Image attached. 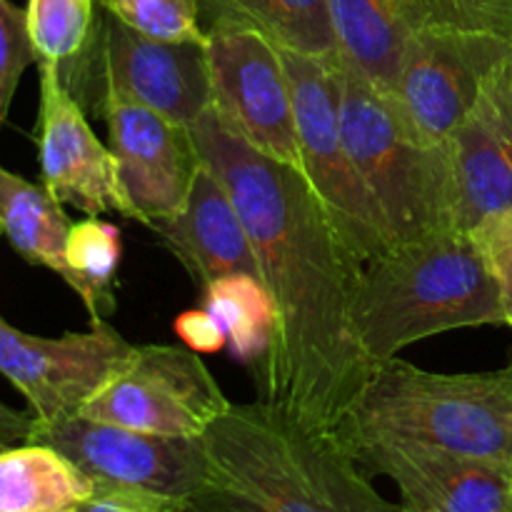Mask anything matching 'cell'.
Masks as SVG:
<instances>
[{
    "instance_id": "1",
    "label": "cell",
    "mask_w": 512,
    "mask_h": 512,
    "mask_svg": "<svg viewBox=\"0 0 512 512\" xmlns=\"http://www.w3.org/2000/svg\"><path fill=\"white\" fill-rule=\"evenodd\" d=\"M190 130L243 218L275 305L273 340L255 368L263 403L340 438L373 375L350 313L358 268L303 170L258 153L213 108Z\"/></svg>"
},
{
    "instance_id": "2",
    "label": "cell",
    "mask_w": 512,
    "mask_h": 512,
    "mask_svg": "<svg viewBox=\"0 0 512 512\" xmlns=\"http://www.w3.org/2000/svg\"><path fill=\"white\" fill-rule=\"evenodd\" d=\"M203 478L183 512H405L340 438L263 403L230 405L203 435Z\"/></svg>"
},
{
    "instance_id": "3",
    "label": "cell",
    "mask_w": 512,
    "mask_h": 512,
    "mask_svg": "<svg viewBox=\"0 0 512 512\" xmlns=\"http://www.w3.org/2000/svg\"><path fill=\"white\" fill-rule=\"evenodd\" d=\"M350 313L373 368L433 335L505 325L488 260L460 228L395 240L358 265Z\"/></svg>"
},
{
    "instance_id": "4",
    "label": "cell",
    "mask_w": 512,
    "mask_h": 512,
    "mask_svg": "<svg viewBox=\"0 0 512 512\" xmlns=\"http://www.w3.org/2000/svg\"><path fill=\"white\" fill-rule=\"evenodd\" d=\"M340 440L410 443L512 465V365L495 373H433L408 360L375 365Z\"/></svg>"
},
{
    "instance_id": "5",
    "label": "cell",
    "mask_w": 512,
    "mask_h": 512,
    "mask_svg": "<svg viewBox=\"0 0 512 512\" xmlns=\"http://www.w3.org/2000/svg\"><path fill=\"white\" fill-rule=\"evenodd\" d=\"M340 130L390 243L455 228L445 145L425 143L363 75L338 58Z\"/></svg>"
},
{
    "instance_id": "6",
    "label": "cell",
    "mask_w": 512,
    "mask_h": 512,
    "mask_svg": "<svg viewBox=\"0 0 512 512\" xmlns=\"http://www.w3.org/2000/svg\"><path fill=\"white\" fill-rule=\"evenodd\" d=\"M298 125L300 160L340 245L355 268L390 243L368 185L360 178L340 130L338 53L328 58L280 50Z\"/></svg>"
},
{
    "instance_id": "7",
    "label": "cell",
    "mask_w": 512,
    "mask_h": 512,
    "mask_svg": "<svg viewBox=\"0 0 512 512\" xmlns=\"http://www.w3.org/2000/svg\"><path fill=\"white\" fill-rule=\"evenodd\" d=\"M63 83L85 110L103 90H113L185 128L213 108L205 43L148 38L105 10L93 48L63 75Z\"/></svg>"
},
{
    "instance_id": "8",
    "label": "cell",
    "mask_w": 512,
    "mask_h": 512,
    "mask_svg": "<svg viewBox=\"0 0 512 512\" xmlns=\"http://www.w3.org/2000/svg\"><path fill=\"white\" fill-rule=\"evenodd\" d=\"M200 353L180 345H135L128 363L78 415L165 438H203L230 408Z\"/></svg>"
},
{
    "instance_id": "9",
    "label": "cell",
    "mask_w": 512,
    "mask_h": 512,
    "mask_svg": "<svg viewBox=\"0 0 512 512\" xmlns=\"http://www.w3.org/2000/svg\"><path fill=\"white\" fill-rule=\"evenodd\" d=\"M510 50L512 35L498 30L450 25L410 30L395 105L415 135L430 145H445Z\"/></svg>"
},
{
    "instance_id": "10",
    "label": "cell",
    "mask_w": 512,
    "mask_h": 512,
    "mask_svg": "<svg viewBox=\"0 0 512 512\" xmlns=\"http://www.w3.org/2000/svg\"><path fill=\"white\" fill-rule=\"evenodd\" d=\"M213 110L258 153L303 170L283 53L250 28L208 30Z\"/></svg>"
},
{
    "instance_id": "11",
    "label": "cell",
    "mask_w": 512,
    "mask_h": 512,
    "mask_svg": "<svg viewBox=\"0 0 512 512\" xmlns=\"http://www.w3.org/2000/svg\"><path fill=\"white\" fill-rule=\"evenodd\" d=\"M28 443L63 453L95 488L143 490L185 505L203 478V438H165L70 415L53 423L33 420Z\"/></svg>"
},
{
    "instance_id": "12",
    "label": "cell",
    "mask_w": 512,
    "mask_h": 512,
    "mask_svg": "<svg viewBox=\"0 0 512 512\" xmlns=\"http://www.w3.org/2000/svg\"><path fill=\"white\" fill-rule=\"evenodd\" d=\"M133 350L135 345L105 320L88 333L40 338L13 328L0 315V375L28 400L38 423L78 415Z\"/></svg>"
},
{
    "instance_id": "13",
    "label": "cell",
    "mask_w": 512,
    "mask_h": 512,
    "mask_svg": "<svg viewBox=\"0 0 512 512\" xmlns=\"http://www.w3.org/2000/svg\"><path fill=\"white\" fill-rule=\"evenodd\" d=\"M40 110H38V163L40 183L63 205L98 218L118 213L140 220L138 208L128 198L113 153L90 128L85 108L65 88L58 68L38 63Z\"/></svg>"
},
{
    "instance_id": "14",
    "label": "cell",
    "mask_w": 512,
    "mask_h": 512,
    "mask_svg": "<svg viewBox=\"0 0 512 512\" xmlns=\"http://www.w3.org/2000/svg\"><path fill=\"white\" fill-rule=\"evenodd\" d=\"M88 110L108 128V148L143 223L178 215L203 165L193 130L113 90H103Z\"/></svg>"
},
{
    "instance_id": "15",
    "label": "cell",
    "mask_w": 512,
    "mask_h": 512,
    "mask_svg": "<svg viewBox=\"0 0 512 512\" xmlns=\"http://www.w3.org/2000/svg\"><path fill=\"white\" fill-rule=\"evenodd\" d=\"M455 228L512 208V50L480 88L463 123L445 140Z\"/></svg>"
},
{
    "instance_id": "16",
    "label": "cell",
    "mask_w": 512,
    "mask_h": 512,
    "mask_svg": "<svg viewBox=\"0 0 512 512\" xmlns=\"http://www.w3.org/2000/svg\"><path fill=\"white\" fill-rule=\"evenodd\" d=\"M350 453L398 488L405 512H510L512 465L390 440L358 443Z\"/></svg>"
},
{
    "instance_id": "17",
    "label": "cell",
    "mask_w": 512,
    "mask_h": 512,
    "mask_svg": "<svg viewBox=\"0 0 512 512\" xmlns=\"http://www.w3.org/2000/svg\"><path fill=\"white\" fill-rule=\"evenodd\" d=\"M150 228L173 250L200 288L228 275H258L243 218L228 188L205 163L190 185L183 210L173 218L155 220Z\"/></svg>"
},
{
    "instance_id": "18",
    "label": "cell",
    "mask_w": 512,
    "mask_h": 512,
    "mask_svg": "<svg viewBox=\"0 0 512 512\" xmlns=\"http://www.w3.org/2000/svg\"><path fill=\"white\" fill-rule=\"evenodd\" d=\"M335 53L393 98L408 45V25L393 0H328Z\"/></svg>"
},
{
    "instance_id": "19",
    "label": "cell",
    "mask_w": 512,
    "mask_h": 512,
    "mask_svg": "<svg viewBox=\"0 0 512 512\" xmlns=\"http://www.w3.org/2000/svg\"><path fill=\"white\" fill-rule=\"evenodd\" d=\"M93 493V480L50 445L0 448V512H70Z\"/></svg>"
},
{
    "instance_id": "20",
    "label": "cell",
    "mask_w": 512,
    "mask_h": 512,
    "mask_svg": "<svg viewBox=\"0 0 512 512\" xmlns=\"http://www.w3.org/2000/svg\"><path fill=\"white\" fill-rule=\"evenodd\" d=\"M200 23L205 33L250 28L280 50L315 58L335 55L328 0H200Z\"/></svg>"
},
{
    "instance_id": "21",
    "label": "cell",
    "mask_w": 512,
    "mask_h": 512,
    "mask_svg": "<svg viewBox=\"0 0 512 512\" xmlns=\"http://www.w3.org/2000/svg\"><path fill=\"white\" fill-rule=\"evenodd\" d=\"M73 223L45 188L0 165V233L30 265H43L68 283V235Z\"/></svg>"
},
{
    "instance_id": "22",
    "label": "cell",
    "mask_w": 512,
    "mask_h": 512,
    "mask_svg": "<svg viewBox=\"0 0 512 512\" xmlns=\"http://www.w3.org/2000/svg\"><path fill=\"white\" fill-rule=\"evenodd\" d=\"M203 308L218 320L240 363L258 368L273 340L275 305L258 275H228L203 288Z\"/></svg>"
},
{
    "instance_id": "23",
    "label": "cell",
    "mask_w": 512,
    "mask_h": 512,
    "mask_svg": "<svg viewBox=\"0 0 512 512\" xmlns=\"http://www.w3.org/2000/svg\"><path fill=\"white\" fill-rule=\"evenodd\" d=\"M98 0H28L25 20L35 63H50L60 78L93 48L100 28Z\"/></svg>"
},
{
    "instance_id": "24",
    "label": "cell",
    "mask_w": 512,
    "mask_h": 512,
    "mask_svg": "<svg viewBox=\"0 0 512 512\" xmlns=\"http://www.w3.org/2000/svg\"><path fill=\"white\" fill-rule=\"evenodd\" d=\"M120 230L100 218H83L73 223L68 235V285L88 308L90 320L103 323L115 308L110 283L120 265Z\"/></svg>"
},
{
    "instance_id": "25",
    "label": "cell",
    "mask_w": 512,
    "mask_h": 512,
    "mask_svg": "<svg viewBox=\"0 0 512 512\" xmlns=\"http://www.w3.org/2000/svg\"><path fill=\"white\" fill-rule=\"evenodd\" d=\"M100 8L140 35L170 43H208L200 0H98Z\"/></svg>"
},
{
    "instance_id": "26",
    "label": "cell",
    "mask_w": 512,
    "mask_h": 512,
    "mask_svg": "<svg viewBox=\"0 0 512 512\" xmlns=\"http://www.w3.org/2000/svg\"><path fill=\"white\" fill-rule=\"evenodd\" d=\"M408 30L483 28L512 35V0H393Z\"/></svg>"
},
{
    "instance_id": "27",
    "label": "cell",
    "mask_w": 512,
    "mask_h": 512,
    "mask_svg": "<svg viewBox=\"0 0 512 512\" xmlns=\"http://www.w3.org/2000/svg\"><path fill=\"white\" fill-rule=\"evenodd\" d=\"M30 63H35V50L25 10L10 0H0V125L8 118L15 90Z\"/></svg>"
},
{
    "instance_id": "28",
    "label": "cell",
    "mask_w": 512,
    "mask_h": 512,
    "mask_svg": "<svg viewBox=\"0 0 512 512\" xmlns=\"http://www.w3.org/2000/svg\"><path fill=\"white\" fill-rule=\"evenodd\" d=\"M473 235L488 260L495 285H498L505 325L512 328V208L480 223Z\"/></svg>"
},
{
    "instance_id": "29",
    "label": "cell",
    "mask_w": 512,
    "mask_h": 512,
    "mask_svg": "<svg viewBox=\"0 0 512 512\" xmlns=\"http://www.w3.org/2000/svg\"><path fill=\"white\" fill-rule=\"evenodd\" d=\"M185 505L178 500L160 498L128 488H95L85 503L70 512H183Z\"/></svg>"
},
{
    "instance_id": "30",
    "label": "cell",
    "mask_w": 512,
    "mask_h": 512,
    "mask_svg": "<svg viewBox=\"0 0 512 512\" xmlns=\"http://www.w3.org/2000/svg\"><path fill=\"white\" fill-rule=\"evenodd\" d=\"M175 333L183 340L185 348L195 350L200 355H215L223 348H228V338H225L223 328L205 308L180 313L175 318Z\"/></svg>"
},
{
    "instance_id": "31",
    "label": "cell",
    "mask_w": 512,
    "mask_h": 512,
    "mask_svg": "<svg viewBox=\"0 0 512 512\" xmlns=\"http://www.w3.org/2000/svg\"><path fill=\"white\" fill-rule=\"evenodd\" d=\"M33 428V415H25L20 410H13L0 400V443L15 445L25 443Z\"/></svg>"
},
{
    "instance_id": "32",
    "label": "cell",
    "mask_w": 512,
    "mask_h": 512,
    "mask_svg": "<svg viewBox=\"0 0 512 512\" xmlns=\"http://www.w3.org/2000/svg\"><path fill=\"white\" fill-rule=\"evenodd\" d=\"M510 512H512V500H510Z\"/></svg>"
},
{
    "instance_id": "33",
    "label": "cell",
    "mask_w": 512,
    "mask_h": 512,
    "mask_svg": "<svg viewBox=\"0 0 512 512\" xmlns=\"http://www.w3.org/2000/svg\"><path fill=\"white\" fill-rule=\"evenodd\" d=\"M0 448H5V445H3V443H0Z\"/></svg>"
},
{
    "instance_id": "34",
    "label": "cell",
    "mask_w": 512,
    "mask_h": 512,
    "mask_svg": "<svg viewBox=\"0 0 512 512\" xmlns=\"http://www.w3.org/2000/svg\"><path fill=\"white\" fill-rule=\"evenodd\" d=\"M0 235H3V233H0Z\"/></svg>"
}]
</instances>
